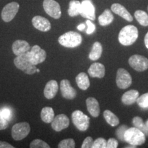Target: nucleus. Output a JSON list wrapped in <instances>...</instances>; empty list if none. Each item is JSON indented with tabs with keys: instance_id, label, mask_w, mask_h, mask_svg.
<instances>
[{
	"instance_id": "nucleus-32",
	"label": "nucleus",
	"mask_w": 148,
	"mask_h": 148,
	"mask_svg": "<svg viewBox=\"0 0 148 148\" xmlns=\"http://www.w3.org/2000/svg\"><path fill=\"white\" fill-rule=\"evenodd\" d=\"M58 147L59 148H74L75 147V140L73 138H66L59 143Z\"/></svg>"
},
{
	"instance_id": "nucleus-14",
	"label": "nucleus",
	"mask_w": 148,
	"mask_h": 148,
	"mask_svg": "<svg viewBox=\"0 0 148 148\" xmlns=\"http://www.w3.org/2000/svg\"><path fill=\"white\" fill-rule=\"evenodd\" d=\"M60 91L62 97L67 99H73L77 95L76 90L72 87L69 81L66 79L60 82Z\"/></svg>"
},
{
	"instance_id": "nucleus-13",
	"label": "nucleus",
	"mask_w": 148,
	"mask_h": 148,
	"mask_svg": "<svg viewBox=\"0 0 148 148\" xmlns=\"http://www.w3.org/2000/svg\"><path fill=\"white\" fill-rule=\"evenodd\" d=\"M69 119L64 114H58L51 122V127L56 132L67 128L69 125Z\"/></svg>"
},
{
	"instance_id": "nucleus-27",
	"label": "nucleus",
	"mask_w": 148,
	"mask_h": 148,
	"mask_svg": "<svg viewBox=\"0 0 148 148\" xmlns=\"http://www.w3.org/2000/svg\"><path fill=\"white\" fill-rule=\"evenodd\" d=\"M103 116L107 123L111 126H116L119 123V118L113 112L108 110H106L103 112Z\"/></svg>"
},
{
	"instance_id": "nucleus-9",
	"label": "nucleus",
	"mask_w": 148,
	"mask_h": 148,
	"mask_svg": "<svg viewBox=\"0 0 148 148\" xmlns=\"http://www.w3.org/2000/svg\"><path fill=\"white\" fill-rule=\"evenodd\" d=\"M45 12L56 19L61 16V9L59 3L54 0H44L42 3Z\"/></svg>"
},
{
	"instance_id": "nucleus-7",
	"label": "nucleus",
	"mask_w": 148,
	"mask_h": 148,
	"mask_svg": "<svg viewBox=\"0 0 148 148\" xmlns=\"http://www.w3.org/2000/svg\"><path fill=\"white\" fill-rule=\"evenodd\" d=\"M27 53H28L29 61L34 65L42 63L47 58L46 51L37 45L33 46L31 50L27 51Z\"/></svg>"
},
{
	"instance_id": "nucleus-16",
	"label": "nucleus",
	"mask_w": 148,
	"mask_h": 148,
	"mask_svg": "<svg viewBox=\"0 0 148 148\" xmlns=\"http://www.w3.org/2000/svg\"><path fill=\"white\" fill-rule=\"evenodd\" d=\"M14 54L18 56L27 52L30 49V45L27 41L23 40H16L12 45Z\"/></svg>"
},
{
	"instance_id": "nucleus-6",
	"label": "nucleus",
	"mask_w": 148,
	"mask_h": 148,
	"mask_svg": "<svg viewBox=\"0 0 148 148\" xmlns=\"http://www.w3.org/2000/svg\"><path fill=\"white\" fill-rule=\"evenodd\" d=\"M30 130V125L27 122L16 123L12 127V137L15 140H21L29 134Z\"/></svg>"
},
{
	"instance_id": "nucleus-39",
	"label": "nucleus",
	"mask_w": 148,
	"mask_h": 148,
	"mask_svg": "<svg viewBox=\"0 0 148 148\" xmlns=\"http://www.w3.org/2000/svg\"><path fill=\"white\" fill-rule=\"evenodd\" d=\"M118 147V142L117 140L114 139L113 138H109L107 141L106 148H116Z\"/></svg>"
},
{
	"instance_id": "nucleus-17",
	"label": "nucleus",
	"mask_w": 148,
	"mask_h": 148,
	"mask_svg": "<svg viewBox=\"0 0 148 148\" xmlns=\"http://www.w3.org/2000/svg\"><path fill=\"white\" fill-rule=\"evenodd\" d=\"M88 73L91 77L102 78L105 75V66L99 62H95L90 66Z\"/></svg>"
},
{
	"instance_id": "nucleus-19",
	"label": "nucleus",
	"mask_w": 148,
	"mask_h": 148,
	"mask_svg": "<svg viewBox=\"0 0 148 148\" xmlns=\"http://www.w3.org/2000/svg\"><path fill=\"white\" fill-rule=\"evenodd\" d=\"M111 10L118 15L121 16L126 21L131 22L133 21V18L130 13L126 10L123 5H122L119 3H113L111 5Z\"/></svg>"
},
{
	"instance_id": "nucleus-1",
	"label": "nucleus",
	"mask_w": 148,
	"mask_h": 148,
	"mask_svg": "<svg viewBox=\"0 0 148 148\" xmlns=\"http://www.w3.org/2000/svg\"><path fill=\"white\" fill-rule=\"evenodd\" d=\"M138 32L136 27L128 25L123 27L119 34V41L121 45L129 46L132 45L138 38Z\"/></svg>"
},
{
	"instance_id": "nucleus-3",
	"label": "nucleus",
	"mask_w": 148,
	"mask_h": 148,
	"mask_svg": "<svg viewBox=\"0 0 148 148\" xmlns=\"http://www.w3.org/2000/svg\"><path fill=\"white\" fill-rule=\"evenodd\" d=\"M124 140L132 145H140L145 142V134L136 127H130L125 130Z\"/></svg>"
},
{
	"instance_id": "nucleus-37",
	"label": "nucleus",
	"mask_w": 148,
	"mask_h": 148,
	"mask_svg": "<svg viewBox=\"0 0 148 148\" xmlns=\"http://www.w3.org/2000/svg\"><path fill=\"white\" fill-rule=\"evenodd\" d=\"M127 129V127L125 125H122L121 127H120L118 128L117 131H116V135H117L118 138L121 140H124V134L125 130Z\"/></svg>"
},
{
	"instance_id": "nucleus-18",
	"label": "nucleus",
	"mask_w": 148,
	"mask_h": 148,
	"mask_svg": "<svg viewBox=\"0 0 148 148\" xmlns=\"http://www.w3.org/2000/svg\"><path fill=\"white\" fill-rule=\"evenodd\" d=\"M58 90V82L56 80L49 81L45 85V87L44 88L43 94L44 96L48 99H53L56 95Z\"/></svg>"
},
{
	"instance_id": "nucleus-24",
	"label": "nucleus",
	"mask_w": 148,
	"mask_h": 148,
	"mask_svg": "<svg viewBox=\"0 0 148 148\" xmlns=\"http://www.w3.org/2000/svg\"><path fill=\"white\" fill-rule=\"evenodd\" d=\"M114 19L113 14L111 11L108 9H106L103 11V12L98 17V21L101 26H106L112 23Z\"/></svg>"
},
{
	"instance_id": "nucleus-33",
	"label": "nucleus",
	"mask_w": 148,
	"mask_h": 148,
	"mask_svg": "<svg viewBox=\"0 0 148 148\" xmlns=\"http://www.w3.org/2000/svg\"><path fill=\"white\" fill-rule=\"evenodd\" d=\"M107 141L103 138H98L93 142L92 148H106Z\"/></svg>"
},
{
	"instance_id": "nucleus-41",
	"label": "nucleus",
	"mask_w": 148,
	"mask_h": 148,
	"mask_svg": "<svg viewBox=\"0 0 148 148\" xmlns=\"http://www.w3.org/2000/svg\"><path fill=\"white\" fill-rule=\"evenodd\" d=\"M85 27H86V25H84V23H81L79 25H77V28L79 31H83L85 29Z\"/></svg>"
},
{
	"instance_id": "nucleus-25",
	"label": "nucleus",
	"mask_w": 148,
	"mask_h": 148,
	"mask_svg": "<svg viewBox=\"0 0 148 148\" xmlns=\"http://www.w3.org/2000/svg\"><path fill=\"white\" fill-rule=\"evenodd\" d=\"M102 45L100 42H95L92 45L91 51L88 55V58L91 60H97L101 57L102 53Z\"/></svg>"
},
{
	"instance_id": "nucleus-42",
	"label": "nucleus",
	"mask_w": 148,
	"mask_h": 148,
	"mask_svg": "<svg viewBox=\"0 0 148 148\" xmlns=\"http://www.w3.org/2000/svg\"><path fill=\"white\" fill-rule=\"evenodd\" d=\"M144 41H145V47L148 49V32L146 34L145 36V39H144Z\"/></svg>"
},
{
	"instance_id": "nucleus-44",
	"label": "nucleus",
	"mask_w": 148,
	"mask_h": 148,
	"mask_svg": "<svg viewBox=\"0 0 148 148\" xmlns=\"http://www.w3.org/2000/svg\"><path fill=\"white\" fill-rule=\"evenodd\" d=\"M147 9H148V8H147Z\"/></svg>"
},
{
	"instance_id": "nucleus-26",
	"label": "nucleus",
	"mask_w": 148,
	"mask_h": 148,
	"mask_svg": "<svg viewBox=\"0 0 148 148\" xmlns=\"http://www.w3.org/2000/svg\"><path fill=\"white\" fill-rule=\"evenodd\" d=\"M81 2L77 0H71L69 2L68 14L70 16H75L80 14Z\"/></svg>"
},
{
	"instance_id": "nucleus-31",
	"label": "nucleus",
	"mask_w": 148,
	"mask_h": 148,
	"mask_svg": "<svg viewBox=\"0 0 148 148\" xmlns=\"http://www.w3.org/2000/svg\"><path fill=\"white\" fill-rule=\"evenodd\" d=\"M30 148H49V146L46 142L41 139H34L29 144Z\"/></svg>"
},
{
	"instance_id": "nucleus-36",
	"label": "nucleus",
	"mask_w": 148,
	"mask_h": 148,
	"mask_svg": "<svg viewBox=\"0 0 148 148\" xmlns=\"http://www.w3.org/2000/svg\"><path fill=\"white\" fill-rule=\"evenodd\" d=\"M9 125V121L6 120L5 118L3 117L1 115V109H0V130H3L6 129Z\"/></svg>"
},
{
	"instance_id": "nucleus-5",
	"label": "nucleus",
	"mask_w": 148,
	"mask_h": 148,
	"mask_svg": "<svg viewBox=\"0 0 148 148\" xmlns=\"http://www.w3.org/2000/svg\"><path fill=\"white\" fill-rule=\"evenodd\" d=\"M74 125L80 131H86L89 127L90 118L80 110H75L71 115Z\"/></svg>"
},
{
	"instance_id": "nucleus-22",
	"label": "nucleus",
	"mask_w": 148,
	"mask_h": 148,
	"mask_svg": "<svg viewBox=\"0 0 148 148\" xmlns=\"http://www.w3.org/2000/svg\"><path fill=\"white\" fill-rule=\"evenodd\" d=\"M75 81L78 87L83 90L88 89L90 86V81L87 74L82 72L79 73L75 77Z\"/></svg>"
},
{
	"instance_id": "nucleus-11",
	"label": "nucleus",
	"mask_w": 148,
	"mask_h": 148,
	"mask_svg": "<svg viewBox=\"0 0 148 148\" xmlns=\"http://www.w3.org/2000/svg\"><path fill=\"white\" fill-rule=\"evenodd\" d=\"M19 4L16 2H10L5 5L1 11V18L5 22H10L12 21L17 14Z\"/></svg>"
},
{
	"instance_id": "nucleus-15",
	"label": "nucleus",
	"mask_w": 148,
	"mask_h": 148,
	"mask_svg": "<svg viewBox=\"0 0 148 148\" xmlns=\"http://www.w3.org/2000/svg\"><path fill=\"white\" fill-rule=\"evenodd\" d=\"M32 25L35 28L41 32H47L50 30L51 23L47 18L41 16H35L32 18Z\"/></svg>"
},
{
	"instance_id": "nucleus-8",
	"label": "nucleus",
	"mask_w": 148,
	"mask_h": 148,
	"mask_svg": "<svg viewBox=\"0 0 148 148\" xmlns=\"http://www.w3.org/2000/svg\"><path fill=\"white\" fill-rule=\"evenodd\" d=\"M132 77L129 72L123 68H119L116 73V85L121 89H125L132 84Z\"/></svg>"
},
{
	"instance_id": "nucleus-10",
	"label": "nucleus",
	"mask_w": 148,
	"mask_h": 148,
	"mask_svg": "<svg viewBox=\"0 0 148 148\" xmlns=\"http://www.w3.org/2000/svg\"><path fill=\"white\" fill-rule=\"evenodd\" d=\"M131 67L137 71H143L148 69V59L140 55H133L129 58Z\"/></svg>"
},
{
	"instance_id": "nucleus-21",
	"label": "nucleus",
	"mask_w": 148,
	"mask_h": 148,
	"mask_svg": "<svg viewBox=\"0 0 148 148\" xmlns=\"http://www.w3.org/2000/svg\"><path fill=\"white\" fill-rule=\"evenodd\" d=\"M139 96V93L136 90H130L125 92L121 97V101L125 105H131L136 102Z\"/></svg>"
},
{
	"instance_id": "nucleus-40",
	"label": "nucleus",
	"mask_w": 148,
	"mask_h": 148,
	"mask_svg": "<svg viewBox=\"0 0 148 148\" xmlns=\"http://www.w3.org/2000/svg\"><path fill=\"white\" fill-rule=\"evenodd\" d=\"M14 146L11 145L10 143L5 141H1L0 140V148H14Z\"/></svg>"
},
{
	"instance_id": "nucleus-38",
	"label": "nucleus",
	"mask_w": 148,
	"mask_h": 148,
	"mask_svg": "<svg viewBox=\"0 0 148 148\" xmlns=\"http://www.w3.org/2000/svg\"><path fill=\"white\" fill-rule=\"evenodd\" d=\"M92 143H93V140L90 136H87L83 141L82 148H90L92 147Z\"/></svg>"
},
{
	"instance_id": "nucleus-28",
	"label": "nucleus",
	"mask_w": 148,
	"mask_h": 148,
	"mask_svg": "<svg viewBox=\"0 0 148 148\" xmlns=\"http://www.w3.org/2000/svg\"><path fill=\"white\" fill-rule=\"evenodd\" d=\"M134 16L136 21L143 26H147L148 25V14L145 11L136 10L134 12Z\"/></svg>"
},
{
	"instance_id": "nucleus-43",
	"label": "nucleus",
	"mask_w": 148,
	"mask_h": 148,
	"mask_svg": "<svg viewBox=\"0 0 148 148\" xmlns=\"http://www.w3.org/2000/svg\"><path fill=\"white\" fill-rule=\"evenodd\" d=\"M145 125H146V126H147V128H148V120H147V121L145 122Z\"/></svg>"
},
{
	"instance_id": "nucleus-4",
	"label": "nucleus",
	"mask_w": 148,
	"mask_h": 148,
	"mask_svg": "<svg viewBox=\"0 0 148 148\" xmlns=\"http://www.w3.org/2000/svg\"><path fill=\"white\" fill-rule=\"evenodd\" d=\"M82 37L79 33L70 31L66 32L58 38V42L65 47H76L82 43Z\"/></svg>"
},
{
	"instance_id": "nucleus-23",
	"label": "nucleus",
	"mask_w": 148,
	"mask_h": 148,
	"mask_svg": "<svg viewBox=\"0 0 148 148\" xmlns=\"http://www.w3.org/2000/svg\"><path fill=\"white\" fill-rule=\"evenodd\" d=\"M54 111L51 107H44L40 112L42 121L46 123H50L54 119Z\"/></svg>"
},
{
	"instance_id": "nucleus-20",
	"label": "nucleus",
	"mask_w": 148,
	"mask_h": 148,
	"mask_svg": "<svg viewBox=\"0 0 148 148\" xmlns=\"http://www.w3.org/2000/svg\"><path fill=\"white\" fill-rule=\"evenodd\" d=\"M87 110L90 115L93 117H97L100 112L99 103L94 97H88L86 100Z\"/></svg>"
},
{
	"instance_id": "nucleus-12",
	"label": "nucleus",
	"mask_w": 148,
	"mask_h": 148,
	"mask_svg": "<svg viewBox=\"0 0 148 148\" xmlns=\"http://www.w3.org/2000/svg\"><path fill=\"white\" fill-rule=\"evenodd\" d=\"M80 15L91 21L95 19V8L91 0H83L81 3Z\"/></svg>"
},
{
	"instance_id": "nucleus-30",
	"label": "nucleus",
	"mask_w": 148,
	"mask_h": 148,
	"mask_svg": "<svg viewBox=\"0 0 148 148\" xmlns=\"http://www.w3.org/2000/svg\"><path fill=\"white\" fill-rule=\"evenodd\" d=\"M136 102H137L138 105L140 108H148V92H146V93L143 94L142 95L138 96Z\"/></svg>"
},
{
	"instance_id": "nucleus-35",
	"label": "nucleus",
	"mask_w": 148,
	"mask_h": 148,
	"mask_svg": "<svg viewBox=\"0 0 148 148\" xmlns=\"http://www.w3.org/2000/svg\"><path fill=\"white\" fill-rule=\"evenodd\" d=\"M86 25H87V29H86V34H90L92 33H93L95 30V24L92 23L91 20L87 19L86 21Z\"/></svg>"
},
{
	"instance_id": "nucleus-34",
	"label": "nucleus",
	"mask_w": 148,
	"mask_h": 148,
	"mask_svg": "<svg viewBox=\"0 0 148 148\" xmlns=\"http://www.w3.org/2000/svg\"><path fill=\"white\" fill-rule=\"evenodd\" d=\"M1 115L3 116V118H5V119L8 120V121H10L11 118L12 117V112L10 108H3L2 109H1Z\"/></svg>"
},
{
	"instance_id": "nucleus-29",
	"label": "nucleus",
	"mask_w": 148,
	"mask_h": 148,
	"mask_svg": "<svg viewBox=\"0 0 148 148\" xmlns=\"http://www.w3.org/2000/svg\"><path fill=\"white\" fill-rule=\"evenodd\" d=\"M132 123L134 127L139 129L144 134L148 136V128L146 126L145 123H144L141 117H140V116H134L132 119Z\"/></svg>"
},
{
	"instance_id": "nucleus-2",
	"label": "nucleus",
	"mask_w": 148,
	"mask_h": 148,
	"mask_svg": "<svg viewBox=\"0 0 148 148\" xmlns=\"http://www.w3.org/2000/svg\"><path fill=\"white\" fill-rule=\"evenodd\" d=\"M14 64L17 69L21 70L24 73L28 74V75H32L36 72L40 71L36 67V65H34L31 63L27 52L16 56L14 60Z\"/></svg>"
}]
</instances>
